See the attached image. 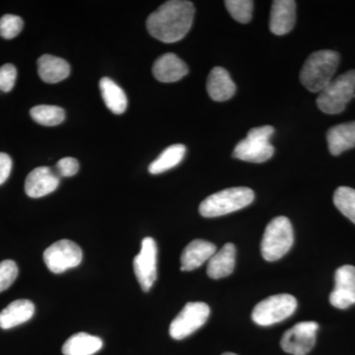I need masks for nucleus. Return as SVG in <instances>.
<instances>
[{"label":"nucleus","instance_id":"obj_20","mask_svg":"<svg viewBox=\"0 0 355 355\" xmlns=\"http://www.w3.org/2000/svg\"><path fill=\"white\" fill-rule=\"evenodd\" d=\"M329 150L331 155H340L355 147V121L340 123L331 128L327 133Z\"/></svg>","mask_w":355,"mask_h":355},{"label":"nucleus","instance_id":"obj_10","mask_svg":"<svg viewBox=\"0 0 355 355\" xmlns=\"http://www.w3.org/2000/svg\"><path fill=\"white\" fill-rule=\"evenodd\" d=\"M319 326L316 322H301L292 327L282 336V349L289 354L306 355L309 354L315 343Z\"/></svg>","mask_w":355,"mask_h":355},{"label":"nucleus","instance_id":"obj_17","mask_svg":"<svg viewBox=\"0 0 355 355\" xmlns=\"http://www.w3.org/2000/svg\"><path fill=\"white\" fill-rule=\"evenodd\" d=\"M207 92L214 101L224 102L231 99L236 92L234 81L225 69L214 67L207 83Z\"/></svg>","mask_w":355,"mask_h":355},{"label":"nucleus","instance_id":"obj_6","mask_svg":"<svg viewBox=\"0 0 355 355\" xmlns=\"http://www.w3.org/2000/svg\"><path fill=\"white\" fill-rule=\"evenodd\" d=\"M296 308L297 300L291 294L272 295L256 305L252 312V319L260 326H272L291 317Z\"/></svg>","mask_w":355,"mask_h":355},{"label":"nucleus","instance_id":"obj_15","mask_svg":"<svg viewBox=\"0 0 355 355\" xmlns=\"http://www.w3.org/2000/svg\"><path fill=\"white\" fill-rule=\"evenodd\" d=\"M216 245L205 240H193L181 254L182 272H191L202 266L216 254Z\"/></svg>","mask_w":355,"mask_h":355},{"label":"nucleus","instance_id":"obj_23","mask_svg":"<svg viewBox=\"0 0 355 355\" xmlns=\"http://www.w3.org/2000/svg\"><path fill=\"white\" fill-rule=\"evenodd\" d=\"M101 94L107 108L116 114L125 113L128 107L125 93L114 81L109 77H104L100 80Z\"/></svg>","mask_w":355,"mask_h":355},{"label":"nucleus","instance_id":"obj_3","mask_svg":"<svg viewBox=\"0 0 355 355\" xmlns=\"http://www.w3.org/2000/svg\"><path fill=\"white\" fill-rule=\"evenodd\" d=\"M254 198L253 190L246 187L226 189L202 200L200 214L207 218L226 216L251 205Z\"/></svg>","mask_w":355,"mask_h":355},{"label":"nucleus","instance_id":"obj_18","mask_svg":"<svg viewBox=\"0 0 355 355\" xmlns=\"http://www.w3.org/2000/svg\"><path fill=\"white\" fill-rule=\"evenodd\" d=\"M35 313V305L27 299L13 301L0 312V328L9 330L29 321Z\"/></svg>","mask_w":355,"mask_h":355},{"label":"nucleus","instance_id":"obj_13","mask_svg":"<svg viewBox=\"0 0 355 355\" xmlns=\"http://www.w3.org/2000/svg\"><path fill=\"white\" fill-rule=\"evenodd\" d=\"M153 76L163 83H173L181 80L188 74L189 67L175 53H169L161 55L154 62Z\"/></svg>","mask_w":355,"mask_h":355},{"label":"nucleus","instance_id":"obj_22","mask_svg":"<svg viewBox=\"0 0 355 355\" xmlns=\"http://www.w3.org/2000/svg\"><path fill=\"white\" fill-rule=\"evenodd\" d=\"M103 347V340L98 336L78 333L70 336L62 345L64 355H93Z\"/></svg>","mask_w":355,"mask_h":355},{"label":"nucleus","instance_id":"obj_31","mask_svg":"<svg viewBox=\"0 0 355 355\" xmlns=\"http://www.w3.org/2000/svg\"><path fill=\"white\" fill-rule=\"evenodd\" d=\"M58 177L69 178L74 176L79 170V163L76 158L65 157L60 159L53 168Z\"/></svg>","mask_w":355,"mask_h":355},{"label":"nucleus","instance_id":"obj_7","mask_svg":"<svg viewBox=\"0 0 355 355\" xmlns=\"http://www.w3.org/2000/svg\"><path fill=\"white\" fill-rule=\"evenodd\" d=\"M210 314L209 305L203 302L187 303L183 310L173 320L169 333L172 338L180 340L191 336L207 323Z\"/></svg>","mask_w":355,"mask_h":355},{"label":"nucleus","instance_id":"obj_33","mask_svg":"<svg viewBox=\"0 0 355 355\" xmlns=\"http://www.w3.org/2000/svg\"><path fill=\"white\" fill-rule=\"evenodd\" d=\"M12 170V160L6 153H0V186L6 183Z\"/></svg>","mask_w":355,"mask_h":355},{"label":"nucleus","instance_id":"obj_9","mask_svg":"<svg viewBox=\"0 0 355 355\" xmlns=\"http://www.w3.org/2000/svg\"><path fill=\"white\" fill-rule=\"evenodd\" d=\"M157 253L155 240L146 237L142 240L139 254L133 260L135 277L144 292L150 291L157 279Z\"/></svg>","mask_w":355,"mask_h":355},{"label":"nucleus","instance_id":"obj_4","mask_svg":"<svg viewBox=\"0 0 355 355\" xmlns=\"http://www.w3.org/2000/svg\"><path fill=\"white\" fill-rule=\"evenodd\" d=\"M355 98V70H349L333 79L331 83L320 92L317 98L318 108L324 114H338L347 108Z\"/></svg>","mask_w":355,"mask_h":355},{"label":"nucleus","instance_id":"obj_26","mask_svg":"<svg viewBox=\"0 0 355 355\" xmlns=\"http://www.w3.org/2000/svg\"><path fill=\"white\" fill-rule=\"evenodd\" d=\"M336 209L355 224V190L349 187H340L334 195Z\"/></svg>","mask_w":355,"mask_h":355},{"label":"nucleus","instance_id":"obj_21","mask_svg":"<svg viewBox=\"0 0 355 355\" xmlns=\"http://www.w3.org/2000/svg\"><path fill=\"white\" fill-rule=\"evenodd\" d=\"M38 73L46 83H58L69 76L70 67L64 58L44 55L38 60Z\"/></svg>","mask_w":355,"mask_h":355},{"label":"nucleus","instance_id":"obj_34","mask_svg":"<svg viewBox=\"0 0 355 355\" xmlns=\"http://www.w3.org/2000/svg\"><path fill=\"white\" fill-rule=\"evenodd\" d=\"M222 355H237V354H232V352H225V354H223Z\"/></svg>","mask_w":355,"mask_h":355},{"label":"nucleus","instance_id":"obj_25","mask_svg":"<svg viewBox=\"0 0 355 355\" xmlns=\"http://www.w3.org/2000/svg\"><path fill=\"white\" fill-rule=\"evenodd\" d=\"M33 120L46 127L60 125L65 119L64 110L58 106L39 105L30 111Z\"/></svg>","mask_w":355,"mask_h":355},{"label":"nucleus","instance_id":"obj_12","mask_svg":"<svg viewBox=\"0 0 355 355\" xmlns=\"http://www.w3.org/2000/svg\"><path fill=\"white\" fill-rule=\"evenodd\" d=\"M60 178L50 167H38L33 170L25 181V191L28 197L43 198L57 190Z\"/></svg>","mask_w":355,"mask_h":355},{"label":"nucleus","instance_id":"obj_30","mask_svg":"<svg viewBox=\"0 0 355 355\" xmlns=\"http://www.w3.org/2000/svg\"><path fill=\"white\" fill-rule=\"evenodd\" d=\"M17 70L13 64H7L0 67V91L10 92L15 85Z\"/></svg>","mask_w":355,"mask_h":355},{"label":"nucleus","instance_id":"obj_8","mask_svg":"<svg viewBox=\"0 0 355 355\" xmlns=\"http://www.w3.org/2000/svg\"><path fill=\"white\" fill-rule=\"evenodd\" d=\"M83 259V250L70 240L55 242L44 252V263L53 273H62L69 268H76Z\"/></svg>","mask_w":355,"mask_h":355},{"label":"nucleus","instance_id":"obj_27","mask_svg":"<svg viewBox=\"0 0 355 355\" xmlns=\"http://www.w3.org/2000/svg\"><path fill=\"white\" fill-rule=\"evenodd\" d=\"M226 8L233 19L242 24H247L253 16L254 2L251 0H226Z\"/></svg>","mask_w":355,"mask_h":355},{"label":"nucleus","instance_id":"obj_1","mask_svg":"<svg viewBox=\"0 0 355 355\" xmlns=\"http://www.w3.org/2000/svg\"><path fill=\"white\" fill-rule=\"evenodd\" d=\"M195 12L193 2L170 0L148 16L147 31L163 43H176L190 31Z\"/></svg>","mask_w":355,"mask_h":355},{"label":"nucleus","instance_id":"obj_2","mask_svg":"<svg viewBox=\"0 0 355 355\" xmlns=\"http://www.w3.org/2000/svg\"><path fill=\"white\" fill-rule=\"evenodd\" d=\"M340 62V57L338 51H315L306 60L301 69V83L310 92H321L333 80Z\"/></svg>","mask_w":355,"mask_h":355},{"label":"nucleus","instance_id":"obj_11","mask_svg":"<svg viewBox=\"0 0 355 355\" xmlns=\"http://www.w3.org/2000/svg\"><path fill=\"white\" fill-rule=\"evenodd\" d=\"M330 302L338 309H347L355 304V266L345 265L336 270Z\"/></svg>","mask_w":355,"mask_h":355},{"label":"nucleus","instance_id":"obj_14","mask_svg":"<svg viewBox=\"0 0 355 355\" xmlns=\"http://www.w3.org/2000/svg\"><path fill=\"white\" fill-rule=\"evenodd\" d=\"M296 20V2L294 0H275L270 11V29L282 36L293 29Z\"/></svg>","mask_w":355,"mask_h":355},{"label":"nucleus","instance_id":"obj_29","mask_svg":"<svg viewBox=\"0 0 355 355\" xmlns=\"http://www.w3.org/2000/svg\"><path fill=\"white\" fill-rule=\"evenodd\" d=\"M18 266L12 260H6L0 263V293L12 286L18 277Z\"/></svg>","mask_w":355,"mask_h":355},{"label":"nucleus","instance_id":"obj_5","mask_svg":"<svg viewBox=\"0 0 355 355\" xmlns=\"http://www.w3.org/2000/svg\"><path fill=\"white\" fill-rule=\"evenodd\" d=\"M293 228L286 216H277L266 225L261 250L263 259L275 261L288 253L293 245Z\"/></svg>","mask_w":355,"mask_h":355},{"label":"nucleus","instance_id":"obj_24","mask_svg":"<svg viewBox=\"0 0 355 355\" xmlns=\"http://www.w3.org/2000/svg\"><path fill=\"white\" fill-rule=\"evenodd\" d=\"M186 153V146L183 144H173V146L166 148L159 155V157L149 165V173L153 175L162 174V173L176 167L182 162Z\"/></svg>","mask_w":355,"mask_h":355},{"label":"nucleus","instance_id":"obj_32","mask_svg":"<svg viewBox=\"0 0 355 355\" xmlns=\"http://www.w3.org/2000/svg\"><path fill=\"white\" fill-rule=\"evenodd\" d=\"M275 132V128L270 125H263V127L254 128L248 132V139H258L261 141L270 142V139Z\"/></svg>","mask_w":355,"mask_h":355},{"label":"nucleus","instance_id":"obj_28","mask_svg":"<svg viewBox=\"0 0 355 355\" xmlns=\"http://www.w3.org/2000/svg\"><path fill=\"white\" fill-rule=\"evenodd\" d=\"M22 18L13 14H6L0 18V36L6 40L17 37L23 30Z\"/></svg>","mask_w":355,"mask_h":355},{"label":"nucleus","instance_id":"obj_19","mask_svg":"<svg viewBox=\"0 0 355 355\" xmlns=\"http://www.w3.org/2000/svg\"><path fill=\"white\" fill-rule=\"evenodd\" d=\"M236 263V248L227 243L210 258L207 266V275L210 279H219L233 272Z\"/></svg>","mask_w":355,"mask_h":355},{"label":"nucleus","instance_id":"obj_16","mask_svg":"<svg viewBox=\"0 0 355 355\" xmlns=\"http://www.w3.org/2000/svg\"><path fill=\"white\" fill-rule=\"evenodd\" d=\"M275 148L270 142L258 139L241 140L233 151V157L252 163H263L272 157Z\"/></svg>","mask_w":355,"mask_h":355}]
</instances>
